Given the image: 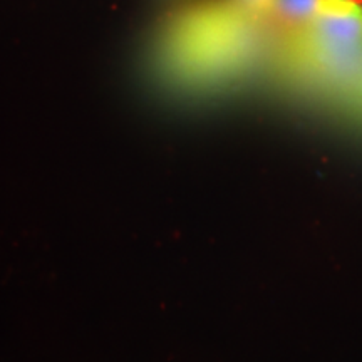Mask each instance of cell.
I'll return each mask as SVG.
<instances>
[{
  "instance_id": "obj_1",
  "label": "cell",
  "mask_w": 362,
  "mask_h": 362,
  "mask_svg": "<svg viewBox=\"0 0 362 362\" xmlns=\"http://www.w3.org/2000/svg\"><path fill=\"white\" fill-rule=\"evenodd\" d=\"M288 51L317 79L356 84L362 74V2L293 27Z\"/></svg>"
},
{
  "instance_id": "obj_3",
  "label": "cell",
  "mask_w": 362,
  "mask_h": 362,
  "mask_svg": "<svg viewBox=\"0 0 362 362\" xmlns=\"http://www.w3.org/2000/svg\"><path fill=\"white\" fill-rule=\"evenodd\" d=\"M232 4L245 13H269L274 0H232Z\"/></svg>"
},
{
  "instance_id": "obj_5",
  "label": "cell",
  "mask_w": 362,
  "mask_h": 362,
  "mask_svg": "<svg viewBox=\"0 0 362 362\" xmlns=\"http://www.w3.org/2000/svg\"><path fill=\"white\" fill-rule=\"evenodd\" d=\"M361 2H362V0H361Z\"/></svg>"
},
{
  "instance_id": "obj_4",
  "label": "cell",
  "mask_w": 362,
  "mask_h": 362,
  "mask_svg": "<svg viewBox=\"0 0 362 362\" xmlns=\"http://www.w3.org/2000/svg\"><path fill=\"white\" fill-rule=\"evenodd\" d=\"M354 86H356V89L361 90V98H362V74H361V78L357 79V83Z\"/></svg>"
},
{
  "instance_id": "obj_2",
  "label": "cell",
  "mask_w": 362,
  "mask_h": 362,
  "mask_svg": "<svg viewBox=\"0 0 362 362\" xmlns=\"http://www.w3.org/2000/svg\"><path fill=\"white\" fill-rule=\"evenodd\" d=\"M359 0H274L269 13L291 27L307 24L325 12L354 6Z\"/></svg>"
}]
</instances>
